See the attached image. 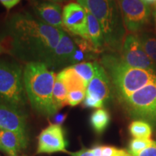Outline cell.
Masks as SVG:
<instances>
[{
	"label": "cell",
	"instance_id": "36",
	"mask_svg": "<svg viewBox=\"0 0 156 156\" xmlns=\"http://www.w3.org/2000/svg\"><path fill=\"white\" fill-rule=\"evenodd\" d=\"M3 51V49H2V44H1V41H0V54H2V52Z\"/></svg>",
	"mask_w": 156,
	"mask_h": 156
},
{
	"label": "cell",
	"instance_id": "5",
	"mask_svg": "<svg viewBox=\"0 0 156 156\" xmlns=\"http://www.w3.org/2000/svg\"><path fill=\"white\" fill-rule=\"evenodd\" d=\"M27 99L23 67L17 62L0 60V104L21 111Z\"/></svg>",
	"mask_w": 156,
	"mask_h": 156
},
{
	"label": "cell",
	"instance_id": "22",
	"mask_svg": "<svg viewBox=\"0 0 156 156\" xmlns=\"http://www.w3.org/2000/svg\"><path fill=\"white\" fill-rule=\"evenodd\" d=\"M139 38L146 54L156 64V37L149 34H142Z\"/></svg>",
	"mask_w": 156,
	"mask_h": 156
},
{
	"label": "cell",
	"instance_id": "14",
	"mask_svg": "<svg viewBox=\"0 0 156 156\" xmlns=\"http://www.w3.org/2000/svg\"><path fill=\"white\" fill-rule=\"evenodd\" d=\"M33 9L40 20L54 28L62 29V8L58 4L54 2L39 1L32 2Z\"/></svg>",
	"mask_w": 156,
	"mask_h": 156
},
{
	"label": "cell",
	"instance_id": "35",
	"mask_svg": "<svg viewBox=\"0 0 156 156\" xmlns=\"http://www.w3.org/2000/svg\"><path fill=\"white\" fill-rule=\"evenodd\" d=\"M51 2H54L58 3V2H62L67 1V0H51Z\"/></svg>",
	"mask_w": 156,
	"mask_h": 156
},
{
	"label": "cell",
	"instance_id": "4",
	"mask_svg": "<svg viewBox=\"0 0 156 156\" xmlns=\"http://www.w3.org/2000/svg\"><path fill=\"white\" fill-rule=\"evenodd\" d=\"M98 20L102 29L105 44L114 51H122L125 39V25L115 0H77Z\"/></svg>",
	"mask_w": 156,
	"mask_h": 156
},
{
	"label": "cell",
	"instance_id": "33",
	"mask_svg": "<svg viewBox=\"0 0 156 156\" xmlns=\"http://www.w3.org/2000/svg\"><path fill=\"white\" fill-rule=\"evenodd\" d=\"M153 17L154 20V25H155V28L156 30V5H154V9L153 11Z\"/></svg>",
	"mask_w": 156,
	"mask_h": 156
},
{
	"label": "cell",
	"instance_id": "8",
	"mask_svg": "<svg viewBox=\"0 0 156 156\" xmlns=\"http://www.w3.org/2000/svg\"><path fill=\"white\" fill-rule=\"evenodd\" d=\"M121 51L123 60L130 67L138 69L156 70L155 64L146 54L137 36L133 34L126 36Z\"/></svg>",
	"mask_w": 156,
	"mask_h": 156
},
{
	"label": "cell",
	"instance_id": "15",
	"mask_svg": "<svg viewBox=\"0 0 156 156\" xmlns=\"http://www.w3.org/2000/svg\"><path fill=\"white\" fill-rule=\"evenodd\" d=\"M0 142L4 151L9 156H17L19 152L28 145V142L17 134L4 129H0Z\"/></svg>",
	"mask_w": 156,
	"mask_h": 156
},
{
	"label": "cell",
	"instance_id": "17",
	"mask_svg": "<svg viewBox=\"0 0 156 156\" xmlns=\"http://www.w3.org/2000/svg\"><path fill=\"white\" fill-rule=\"evenodd\" d=\"M56 76L63 82L68 92L77 90H86L87 87L86 83L82 79L80 76L76 73L72 67L64 69Z\"/></svg>",
	"mask_w": 156,
	"mask_h": 156
},
{
	"label": "cell",
	"instance_id": "20",
	"mask_svg": "<svg viewBox=\"0 0 156 156\" xmlns=\"http://www.w3.org/2000/svg\"><path fill=\"white\" fill-rule=\"evenodd\" d=\"M131 135L134 138L151 139L153 128L149 123L142 120H135L131 122L129 126Z\"/></svg>",
	"mask_w": 156,
	"mask_h": 156
},
{
	"label": "cell",
	"instance_id": "32",
	"mask_svg": "<svg viewBox=\"0 0 156 156\" xmlns=\"http://www.w3.org/2000/svg\"><path fill=\"white\" fill-rule=\"evenodd\" d=\"M93 153L95 156H102V146L96 145L93 148H91Z\"/></svg>",
	"mask_w": 156,
	"mask_h": 156
},
{
	"label": "cell",
	"instance_id": "12",
	"mask_svg": "<svg viewBox=\"0 0 156 156\" xmlns=\"http://www.w3.org/2000/svg\"><path fill=\"white\" fill-rule=\"evenodd\" d=\"M95 75L86 89V95L104 103L111 97L112 82L104 68L98 62H94Z\"/></svg>",
	"mask_w": 156,
	"mask_h": 156
},
{
	"label": "cell",
	"instance_id": "21",
	"mask_svg": "<svg viewBox=\"0 0 156 156\" xmlns=\"http://www.w3.org/2000/svg\"><path fill=\"white\" fill-rule=\"evenodd\" d=\"M82 79L88 85L95 75L94 62H82L71 66Z\"/></svg>",
	"mask_w": 156,
	"mask_h": 156
},
{
	"label": "cell",
	"instance_id": "24",
	"mask_svg": "<svg viewBox=\"0 0 156 156\" xmlns=\"http://www.w3.org/2000/svg\"><path fill=\"white\" fill-rule=\"evenodd\" d=\"M86 95V90H77L68 92L67 103L69 106H75L83 102Z\"/></svg>",
	"mask_w": 156,
	"mask_h": 156
},
{
	"label": "cell",
	"instance_id": "37",
	"mask_svg": "<svg viewBox=\"0 0 156 156\" xmlns=\"http://www.w3.org/2000/svg\"><path fill=\"white\" fill-rule=\"evenodd\" d=\"M0 151H4V149L2 147V144H1V142H0Z\"/></svg>",
	"mask_w": 156,
	"mask_h": 156
},
{
	"label": "cell",
	"instance_id": "34",
	"mask_svg": "<svg viewBox=\"0 0 156 156\" xmlns=\"http://www.w3.org/2000/svg\"><path fill=\"white\" fill-rule=\"evenodd\" d=\"M144 2L147 4L148 5H156V0H142Z\"/></svg>",
	"mask_w": 156,
	"mask_h": 156
},
{
	"label": "cell",
	"instance_id": "28",
	"mask_svg": "<svg viewBox=\"0 0 156 156\" xmlns=\"http://www.w3.org/2000/svg\"><path fill=\"white\" fill-rule=\"evenodd\" d=\"M21 0H0V3L5 7L7 10L18 5Z\"/></svg>",
	"mask_w": 156,
	"mask_h": 156
},
{
	"label": "cell",
	"instance_id": "6",
	"mask_svg": "<svg viewBox=\"0 0 156 156\" xmlns=\"http://www.w3.org/2000/svg\"><path fill=\"white\" fill-rule=\"evenodd\" d=\"M121 103L132 118L145 121L156 128V79Z\"/></svg>",
	"mask_w": 156,
	"mask_h": 156
},
{
	"label": "cell",
	"instance_id": "31",
	"mask_svg": "<svg viewBox=\"0 0 156 156\" xmlns=\"http://www.w3.org/2000/svg\"><path fill=\"white\" fill-rule=\"evenodd\" d=\"M66 117H67V115L66 114H55V117H54L55 124L61 125L62 123L64 122V120L66 119Z\"/></svg>",
	"mask_w": 156,
	"mask_h": 156
},
{
	"label": "cell",
	"instance_id": "9",
	"mask_svg": "<svg viewBox=\"0 0 156 156\" xmlns=\"http://www.w3.org/2000/svg\"><path fill=\"white\" fill-rule=\"evenodd\" d=\"M63 26L74 36L90 41L86 11L77 2H70L64 6L62 11Z\"/></svg>",
	"mask_w": 156,
	"mask_h": 156
},
{
	"label": "cell",
	"instance_id": "29",
	"mask_svg": "<svg viewBox=\"0 0 156 156\" xmlns=\"http://www.w3.org/2000/svg\"><path fill=\"white\" fill-rule=\"evenodd\" d=\"M70 155L72 156H95L91 149H87V148H83L80 151L75 153H70Z\"/></svg>",
	"mask_w": 156,
	"mask_h": 156
},
{
	"label": "cell",
	"instance_id": "16",
	"mask_svg": "<svg viewBox=\"0 0 156 156\" xmlns=\"http://www.w3.org/2000/svg\"><path fill=\"white\" fill-rule=\"evenodd\" d=\"M85 9L87 14V30H88L90 40L96 51L99 53L101 51H103L104 46H106L102 29H101L100 23L94 15L87 9L85 8Z\"/></svg>",
	"mask_w": 156,
	"mask_h": 156
},
{
	"label": "cell",
	"instance_id": "27",
	"mask_svg": "<svg viewBox=\"0 0 156 156\" xmlns=\"http://www.w3.org/2000/svg\"><path fill=\"white\" fill-rule=\"evenodd\" d=\"M136 156H156V141L153 144L142 151Z\"/></svg>",
	"mask_w": 156,
	"mask_h": 156
},
{
	"label": "cell",
	"instance_id": "25",
	"mask_svg": "<svg viewBox=\"0 0 156 156\" xmlns=\"http://www.w3.org/2000/svg\"><path fill=\"white\" fill-rule=\"evenodd\" d=\"M93 54L95 53L86 51L77 47L75 52H74L73 57H72L71 64L74 65V64L82 63V62H84L83 61L86 60L87 58H93Z\"/></svg>",
	"mask_w": 156,
	"mask_h": 156
},
{
	"label": "cell",
	"instance_id": "7",
	"mask_svg": "<svg viewBox=\"0 0 156 156\" xmlns=\"http://www.w3.org/2000/svg\"><path fill=\"white\" fill-rule=\"evenodd\" d=\"M119 7L125 28L129 32H138L149 22L151 9L142 0H119Z\"/></svg>",
	"mask_w": 156,
	"mask_h": 156
},
{
	"label": "cell",
	"instance_id": "23",
	"mask_svg": "<svg viewBox=\"0 0 156 156\" xmlns=\"http://www.w3.org/2000/svg\"><path fill=\"white\" fill-rule=\"evenodd\" d=\"M154 141L151 139H142V138H134L129 143V152L132 156H136L140 152L150 147L153 144Z\"/></svg>",
	"mask_w": 156,
	"mask_h": 156
},
{
	"label": "cell",
	"instance_id": "11",
	"mask_svg": "<svg viewBox=\"0 0 156 156\" xmlns=\"http://www.w3.org/2000/svg\"><path fill=\"white\" fill-rule=\"evenodd\" d=\"M0 129L15 132L28 142L26 119L22 111L0 104Z\"/></svg>",
	"mask_w": 156,
	"mask_h": 156
},
{
	"label": "cell",
	"instance_id": "19",
	"mask_svg": "<svg viewBox=\"0 0 156 156\" xmlns=\"http://www.w3.org/2000/svg\"><path fill=\"white\" fill-rule=\"evenodd\" d=\"M110 122V115L106 109L98 108L90 116V124L95 132L101 134L105 131Z\"/></svg>",
	"mask_w": 156,
	"mask_h": 156
},
{
	"label": "cell",
	"instance_id": "1",
	"mask_svg": "<svg viewBox=\"0 0 156 156\" xmlns=\"http://www.w3.org/2000/svg\"><path fill=\"white\" fill-rule=\"evenodd\" d=\"M63 31L28 12H18L6 22L0 41L3 51L20 61L40 62L47 66Z\"/></svg>",
	"mask_w": 156,
	"mask_h": 156
},
{
	"label": "cell",
	"instance_id": "26",
	"mask_svg": "<svg viewBox=\"0 0 156 156\" xmlns=\"http://www.w3.org/2000/svg\"><path fill=\"white\" fill-rule=\"evenodd\" d=\"M83 106L85 108H102L103 106V103L101 101L96 100V99L93 98L88 96V95H85V99L83 101Z\"/></svg>",
	"mask_w": 156,
	"mask_h": 156
},
{
	"label": "cell",
	"instance_id": "10",
	"mask_svg": "<svg viewBox=\"0 0 156 156\" xmlns=\"http://www.w3.org/2000/svg\"><path fill=\"white\" fill-rule=\"evenodd\" d=\"M67 142L62 126L51 124L38 136L37 153H54L67 151Z\"/></svg>",
	"mask_w": 156,
	"mask_h": 156
},
{
	"label": "cell",
	"instance_id": "18",
	"mask_svg": "<svg viewBox=\"0 0 156 156\" xmlns=\"http://www.w3.org/2000/svg\"><path fill=\"white\" fill-rule=\"evenodd\" d=\"M67 95L68 91L63 82L56 76L53 90V103L56 112L68 104Z\"/></svg>",
	"mask_w": 156,
	"mask_h": 156
},
{
	"label": "cell",
	"instance_id": "3",
	"mask_svg": "<svg viewBox=\"0 0 156 156\" xmlns=\"http://www.w3.org/2000/svg\"><path fill=\"white\" fill-rule=\"evenodd\" d=\"M55 74L46 64L29 63L23 69V81L28 99L34 110L49 117L56 113L53 103Z\"/></svg>",
	"mask_w": 156,
	"mask_h": 156
},
{
	"label": "cell",
	"instance_id": "30",
	"mask_svg": "<svg viewBox=\"0 0 156 156\" xmlns=\"http://www.w3.org/2000/svg\"><path fill=\"white\" fill-rule=\"evenodd\" d=\"M104 156V155H102ZM110 156H132L129 152L124 149H119V148L114 147V152Z\"/></svg>",
	"mask_w": 156,
	"mask_h": 156
},
{
	"label": "cell",
	"instance_id": "13",
	"mask_svg": "<svg viewBox=\"0 0 156 156\" xmlns=\"http://www.w3.org/2000/svg\"><path fill=\"white\" fill-rule=\"evenodd\" d=\"M77 46L69 35L64 31L60 38L47 67L50 69H58L71 64V59Z\"/></svg>",
	"mask_w": 156,
	"mask_h": 156
},
{
	"label": "cell",
	"instance_id": "2",
	"mask_svg": "<svg viewBox=\"0 0 156 156\" xmlns=\"http://www.w3.org/2000/svg\"><path fill=\"white\" fill-rule=\"evenodd\" d=\"M101 63L108 74L121 103L156 79V70L132 67L122 56L115 54L103 55Z\"/></svg>",
	"mask_w": 156,
	"mask_h": 156
}]
</instances>
